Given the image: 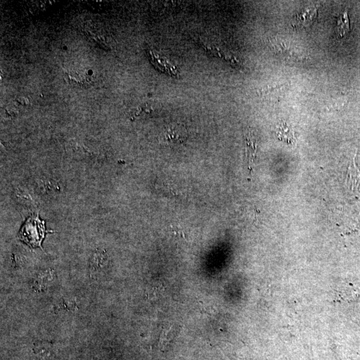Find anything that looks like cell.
Returning a JSON list of instances; mask_svg holds the SVG:
<instances>
[{"instance_id":"6da1fadb","label":"cell","mask_w":360,"mask_h":360,"mask_svg":"<svg viewBox=\"0 0 360 360\" xmlns=\"http://www.w3.org/2000/svg\"><path fill=\"white\" fill-rule=\"evenodd\" d=\"M45 222L38 216L29 218L23 225L20 232V237L32 248L41 247V243L46 235Z\"/></svg>"},{"instance_id":"7a4b0ae2","label":"cell","mask_w":360,"mask_h":360,"mask_svg":"<svg viewBox=\"0 0 360 360\" xmlns=\"http://www.w3.org/2000/svg\"><path fill=\"white\" fill-rule=\"evenodd\" d=\"M188 132L185 127L177 124H171L166 126L160 136L161 142L168 145H180L186 142Z\"/></svg>"},{"instance_id":"3957f363","label":"cell","mask_w":360,"mask_h":360,"mask_svg":"<svg viewBox=\"0 0 360 360\" xmlns=\"http://www.w3.org/2000/svg\"><path fill=\"white\" fill-rule=\"evenodd\" d=\"M64 78L69 84L78 87L89 86L95 80V76L89 74L88 71L84 70L66 71Z\"/></svg>"},{"instance_id":"277c9868","label":"cell","mask_w":360,"mask_h":360,"mask_svg":"<svg viewBox=\"0 0 360 360\" xmlns=\"http://www.w3.org/2000/svg\"><path fill=\"white\" fill-rule=\"evenodd\" d=\"M318 12L315 6L308 7L302 11L295 17L293 26L296 27H306L312 24L316 19Z\"/></svg>"},{"instance_id":"5b68a950","label":"cell","mask_w":360,"mask_h":360,"mask_svg":"<svg viewBox=\"0 0 360 360\" xmlns=\"http://www.w3.org/2000/svg\"><path fill=\"white\" fill-rule=\"evenodd\" d=\"M149 58L152 64L160 71L166 73L171 76H178L177 71L171 64L168 61H165L164 59L161 58L159 55H156L153 51H149Z\"/></svg>"},{"instance_id":"8992f818","label":"cell","mask_w":360,"mask_h":360,"mask_svg":"<svg viewBox=\"0 0 360 360\" xmlns=\"http://www.w3.org/2000/svg\"><path fill=\"white\" fill-rule=\"evenodd\" d=\"M246 154L249 163H253L256 158L258 143L252 132L249 131L245 135Z\"/></svg>"},{"instance_id":"52a82bcc","label":"cell","mask_w":360,"mask_h":360,"mask_svg":"<svg viewBox=\"0 0 360 360\" xmlns=\"http://www.w3.org/2000/svg\"><path fill=\"white\" fill-rule=\"evenodd\" d=\"M277 137L281 141L288 143L294 142L295 133L284 122H281L278 125V131L276 132Z\"/></svg>"},{"instance_id":"ba28073f","label":"cell","mask_w":360,"mask_h":360,"mask_svg":"<svg viewBox=\"0 0 360 360\" xmlns=\"http://www.w3.org/2000/svg\"><path fill=\"white\" fill-rule=\"evenodd\" d=\"M350 20L348 12H345L338 18L336 33L338 38H342L350 31Z\"/></svg>"},{"instance_id":"9c48e42d","label":"cell","mask_w":360,"mask_h":360,"mask_svg":"<svg viewBox=\"0 0 360 360\" xmlns=\"http://www.w3.org/2000/svg\"><path fill=\"white\" fill-rule=\"evenodd\" d=\"M175 336H176V330L173 328V326L169 327L168 328L163 330L160 339V348L164 350L166 346H168L169 343L174 339Z\"/></svg>"},{"instance_id":"30bf717a","label":"cell","mask_w":360,"mask_h":360,"mask_svg":"<svg viewBox=\"0 0 360 360\" xmlns=\"http://www.w3.org/2000/svg\"><path fill=\"white\" fill-rule=\"evenodd\" d=\"M17 100L21 105H28L29 104V100L26 98H20Z\"/></svg>"}]
</instances>
